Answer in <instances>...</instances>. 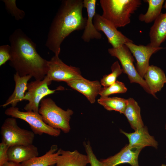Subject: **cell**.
Segmentation results:
<instances>
[{
  "label": "cell",
  "instance_id": "6da1fadb",
  "mask_svg": "<svg viewBox=\"0 0 166 166\" xmlns=\"http://www.w3.org/2000/svg\"><path fill=\"white\" fill-rule=\"evenodd\" d=\"M11 47L10 65L21 77L30 75L35 80H42L48 69V61L37 52L36 45L20 29L9 38Z\"/></svg>",
  "mask_w": 166,
  "mask_h": 166
},
{
  "label": "cell",
  "instance_id": "7a4b0ae2",
  "mask_svg": "<svg viewBox=\"0 0 166 166\" xmlns=\"http://www.w3.org/2000/svg\"><path fill=\"white\" fill-rule=\"evenodd\" d=\"M84 7L82 0H64L51 24L46 46L55 55L59 56L61 45L65 39L76 30L84 29L87 18L82 15Z\"/></svg>",
  "mask_w": 166,
  "mask_h": 166
},
{
  "label": "cell",
  "instance_id": "3957f363",
  "mask_svg": "<svg viewBox=\"0 0 166 166\" xmlns=\"http://www.w3.org/2000/svg\"><path fill=\"white\" fill-rule=\"evenodd\" d=\"M102 16L116 28L131 22L130 17L141 5L140 0H100Z\"/></svg>",
  "mask_w": 166,
  "mask_h": 166
},
{
  "label": "cell",
  "instance_id": "277c9868",
  "mask_svg": "<svg viewBox=\"0 0 166 166\" xmlns=\"http://www.w3.org/2000/svg\"><path fill=\"white\" fill-rule=\"evenodd\" d=\"M38 113L44 122L50 127L69 132L71 128L69 121L73 112L68 109L66 110L57 106L50 98H44L40 102Z\"/></svg>",
  "mask_w": 166,
  "mask_h": 166
},
{
  "label": "cell",
  "instance_id": "5b68a950",
  "mask_svg": "<svg viewBox=\"0 0 166 166\" xmlns=\"http://www.w3.org/2000/svg\"><path fill=\"white\" fill-rule=\"evenodd\" d=\"M0 134L2 142L9 147L33 144L35 134L32 131L20 127L16 118L12 117L5 120L1 128Z\"/></svg>",
  "mask_w": 166,
  "mask_h": 166
},
{
  "label": "cell",
  "instance_id": "8992f818",
  "mask_svg": "<svg viewBox=\"0 0 166 166\" xmlns=\"http://www.w3.org/2000/svg\"><path fill=\"white\" fill-rule=\"evenodd\" d=\"M51 82L45 76L42 80H35L28 83V91L22 99L29 102L24 108L26 111L38 113L40 102L45 97L54 93L56 91L64 89L61 86L55 89H50L48 86Z\"/></svg>",
  "mask_w": 166,
  "mask_h": 166
},
{
  "label": "cell",
  "instance_id": "52a82bcc",
  "mask_svg": "<svg viewBox=\"0 0 166 166\" xmlns=\"http://www.w3.org/2000/svg\"><path fill=\"white\" fill-rule=\"evenodd\" d=\"M5 113L8 116L20 119L27 122L35 134L41 135L45 134L57 137L60 134L61 130L53 128L46 124L38 113L21 111L18 107L11 106L6 110Z\"/></svg>",
  "mask_w": 166,
  "mask_h": 166
},
{
  "label": "cell",
  "instance_id": "ba28073f",
  "mask_svg": "<svg viewBox=\"0 0 166 166\" xmlns=\"http://www.w3.org/2000/svg\"><path fill=\"white\" fill-rule=\"evenodd\" d=\"M108 52L111 56L116 57L119 60L123 73L127 75L131 83L139 84L147 93L152 95L145 81L137 71L133 64V57L125 44L117 48H109Z\"/></svg>",
  "mask_w": 166,
  "mask_h": 166
},
{
  "label": "cell",
  "instance_id": "9c48e42d",
  "mask_svg": "<svg viewBox=\"0 0 166 166\" xmlns=\"http://www.w3.org/2000/svg\"><path fill=\"white\" fill-rule=\"evenodd\" d=\"M46 76L51 81L66 82L73 79L84 78L79 68L66 64L59 56L56 55L48 61V69Z\"/></svg>",
  "mask_w": 166,
  "mask_h": 166
},
{
  "label": "cell",
  "instance_id": "30bf717a",
  "mask_svg": "<svg viewBox=\"0 0 166 166\" xmlns=\"http://www.w3.org/2000/svg\"><path fill=\"white\" fill-rule=\"evenodd\" d=\"M93 23L97 31H102L105 34L113 48H117L127 43L133 42L118 30L112 23L98 14H95Z\"/></svg>",
  "mask_w": 166,
  "mask_h": 166
},
{
  "label": "cell",
  "instance_id": "8fae6325",
  "mask_svg": "<svg viewBox=\"0 0 166 166\" xmlns=\"http://www.w3.org/2000/svg\"><path fill=\"white\" fill-rule=\"evenodd\" d=\"M131 51L136 60V70L140 76L144 78L147 69L150 65L149 61L151 56L154 53L164 48L153 47L148 44L144 45H137L133 42L125 44Z\"/></svg>",
  "mask_w": 166,
  "mask_h": 166
},
{
  "label": "cell",
  "instance_id": "7c38bea8",
  "mask_svg": "<svg viewBox=\"0 0 166 166\" xmlns=\"http://www.w3.org/2000/svg\"><path fill=\"white\" fill-rule=\"evenodd\" d=\"M141 150L127 145L114 155L100 161L103 166H116L126 163L132 166H139L138 157Z\"/></svg>",
  "mask_w": 166,
  "mask_h": 166
},
{
  "label": "cell",
  "instance_id": "4fadbf2b",
  "mask_svg": "<svg viewBox=\"0 0 166 166\" xmlns=\"http://www.w3.org/2000/svg\"><path fill=\"white\" fill-rule=\"evenodd\" d=\"M66 83L72 89L83 94L91 104L95 102L101 88L98 81H90L85 78L73 79Z\"/></svg>",
  "mask_w": 166,
  "mask_h": 166
},
{
  "label": "cell",
  "instance_id": "5bb4252c",
  "mask_svg": "<svg viewBox=\"0 0 166 166\" xmlns=\"http://www.w3.org/2000/svg\"><path fill=\"white\" fill-rule=\"evenodd\" d=\"M121 133L128 139V145L132 147L142 149L148 146L157 148L158 143L154 137L150 135L146 127H144L135 130L134 132L127 133L121 130Z\"/></svg>",
  "mask_w": 166,
  "mask_h": 166
},
{
  "label": "cell",
  "instance_id": "9a60e30c",
  "mask_svg": "<svg viewBox=\"0 0 166 166\" xmlns=\"http://www.w3.org/2000/svg\"><path fill=\"white\" fill-rule=\"evenodd\" d=\"M84 7L87 10L88 18L86 24L81 36L82 39L85 42H89L91 39H100L102 35L95 28L93 19L96 14V0H84Z\"/></svg>",
  "mask_w": 166,
  "mask_h": 166
},
{
  "label": "cell",
  "instance_id": "2e32d148",
  "mask_svg": "<svg viewBox=\"0 0 166 166\" xmlns=\"http://www.w3.org/2000/svg\"><path fill=\"white\" fill-rule=\"evenodd\" d=\"M9 161L20 163L38 156L37 148L33 144L16 145L10 147L8 151Z\"/></svg>",
  "mask_w": 166,
  "mask_h": 166
},
{
  "label": "cell",
  "instance_id": "e0dca14e",
  "mask_svg": "<svg viewBox=\"0 0 166 166\" xmlns=\"http://www.w3.org/2000/svg\"><path fill=\"white\" fill-rule=\"evenodd\" d=\"M144 78L152 95L156 98L155 94L160 91L166 83V76L164 71L160 68L151 65L147 69Z\"/></svg>",
  "mask_w": 166,
  "mask_h": 166
},
{
  "label": "cell",
  "instance_id": "ac0fdd59",
  "mask_svg": "<svg viewBox=\"0 0 166 166\" xmlns=\"http://www.w3.org/2000/svg\"><path fill=\"white\" fill-rule=\"evenodd\" d=\"M56 166H86L89 163L87 155L82 154L77 150L73 151L58 149Z\"/></svg>",
  "mask_w": 166,
  "mask_h": 166
},
{
  "label": "cell",
  "instance_id": "d6986e66",
  "mask_svg": "<svg viewBox=\"0 0 166 166\" xmlns=\"http://www.w3.org/2000/svg\"><path fill=\"white\" fill-rule=\"evenodd\" d=\"M151 46L160 47L166 39V12L161 13L154 21L149 32Z\"/></svg>",
  "mask_w": 166,
  "mask_h": 166
},
{
  "label": "cell",
  "instance_id": "ffe728a7",
  "mask_svg": "<svg viewBox=\"0 0 166 166\" xmlns=\"http://www.w3.org/2000/svg\"><path fill=\"white\" fill-rule=\"evenodd\" d=\"M32 77L30 75L21 77L15 73L14 76L15 82L14 90L5 103L1 106L5 108L9 105L15 107L18 103L22 101L26 91L27 90L28 81Z\"/></svg>",
  "mask_w": 166,
  "mask_h": 166
},
{
  "label": "cell",
  "instance_id": "44dd1931",
  "mask_svg": "<svg viewBox=\"0 0 166 166\" xmlns=\"http://www.w3.org/2000/svg\"><path fill=\"white\" fill-rule=\"evenodd\" d=\"M128 100V104L123 114L131 128L135 131L144 126L141 116L140 108L133 98L129 97Z\"/></svg>",
  "mask_w": 166,
  "mask_h": 166
},
{
  "label": "cell",
  "instance_id": "7402d4cb",
  "mask_svg": "<svg viewBox=\"0 0 166 166\" xmlns=\"http://www.w3.org/2000/svg\"><path fill=\"white\" fill-rule=\"evenodd\" d=\"M59 152L57 146L52 145L44 155L32 158L22 163V166H50L56 164Z\"/></svg>",
  "mask_w": 166,
  "mask_h": 166
},
{
  "label": "cell",
  "instance_id": "603a6c76",
  "mask_svg": "<svg viewBox=\"0 0 166 166\" xmlns=\"http://www.w3.org/2000/svg\"><path fill=\"white\" fill-rule=\"evenodd\" d=\"M148 7L145 14H141L138 17L139 20L146 23L154 21L161 13V10L164 2V0H145Z\"/></svg>",
  "mask_w": 166,
  "mask_h": 166
},
{
  "label": "cell",
  "instance_id": "cb8c5ba5",
  "mask_svg": "<svg viewBox=\"0 0 166 166\" xmlns=\"http://www.w3.org/2000/svg\"><path fill=\"white\" fill-rule=\"evenodd\" d=\"M97 102L107 110H114L124 114L128 100L117 97H101Z\"/></svg>",
  "mask_w": 166,
  "mask_h": 166
},
{
  "label": "cell",
  "instance_id": "d4e9b609",
  "mask_svg": "<svg viewBox=\"0 0 166 166\" xmlns=\"http://www.w3.org/2000/svg\"><path fill=\"white\" fill-rule=\"evenodd\" d=\"M111 69L112 72L104 75L101 80V84L104 87L109 86L113 84L116 81L117 78L123 73V69L117 61L113 63Z\"/></svg>",
  "mask_w": 166,
  "mask_h": 166
},
{
  "label": "cell",
  "instance_id": "484cf974",
  "mask_svg": "<svg viewBox=\"0 0 166 166\" xmlns=\"http://www.w3.org/2000/svg\"><path fill=\"white\" fill-rule=\"evenodd\" d=\"M127 90V89L123 82L116 81L109 86L101 88L99 95L102 97H108L112 94L125 93Z\"/></svg>",
  "mask_w": 166,
  "mask_h": 166
},
{
  "label": "cell",
  "instance_id": "4316f807",
  "mask_svg": "<svg viewBox=\"0 0 166 166\" xmlns=\"http://www.w3.org/2000/svg\"><path fill=\"white\" fill-rule=\"evenodd\" d=\"M6 9L17 20L23 19L25 16L24 11L18 8L15 0H4Z\"/></svg>",
  "mask_w": 166,
  "mask_h": 166
},
{
  "label": "cell",
  "instance_id": "83f0119b",
  "mask_svg": "<svg viewBox=\"0 0 166 166\" xmlns=\"http://www.w3.org/2000/svg\"><path fill=\"white\" fill-rule=\"evenodd\" d=\"M84 145L91 166H103L101 161L97 159L94 153L90 143L89 141L84 142Z\"/></svg>",
  "mask_w": 166,
  "mask_h": 166
},
{
  "label": "cell",
  "instance_id": "f1b7e54d",
  "mask_svg": "<svg viewBox=\"0 0 166 166\" xmlns=\"http://www.w3.org/2000/svg\"><path fill=\"white\" fill-rule=\"evenodd\" d=\"M11 59V47L8 45L0 46V66Z\"/></svg>",
  "mask_w": 166,
  "mask_h": 166
},
{
  "label": "cell",
  "instance_id": "f546056e",
  "mask_svg": "<svg viewBox=\"0 0 166 166\" xmlns=\"http://www.w3.org/2000/svg\"><path fill=\"white\" fill-rule=\"evenodd\" d=\"M10 147L4 143H0V166L9 161L8 151Z\"/></svg>",
  "mask_w": 166,
  "mask_h": 166
},
{
  "label": "cell",
  "instance_id": "4dcf8cb0",
  "mask_svg": "<svg viewBox=\"0 0 166 166\" xmlns=\"http://www.w3.org/2000/svg\"><path fill=\"white\" fill-rule=\"evenodd\" d=\"M2 166H22L21 164L11 161H8Z\"/></svg>",
  "mask_w": 166,
  "mask_h": 166
},
{
  "label": "cell",
  "instance_id": "1f68e13d",
  "mask_svg": "<svg viewBox=\"0 0 166 166\" xmlns=\"http://www.w3.org/2000/svg\"><path fill=\"white\" fill-rule=\"evenodd\" d=\"M163 7L166 9V1L165 2L163 6Z\"/></svg>",
  "mask_w": 166,
  "mask_h": 166
},
{
  "label": "cell",
  "instance_id": "d6a6232c",
  "mask_svg": "<svg viewBox=\"0 0 166 166\" xmlns=\"http://www.w3.org/2000/svg\"><path fill=\"white\" fill-rule=\"evenodd\" d=\"M161 166H166V164H163L161 165Z\"/></svg>",
  "mask_w": 166,
  "mask_h": 166
},
{
  "label": "cell",
  "instance_id": "836d02e7",
  "mask_svg": "<svg viewBox=\"0 0 166 166\" xmlns=\"http://www.w3.org/2000/svg\"><path fill=\"white\" fill-rule=\"evenodd\" d=\"M165 129L166 130V124H165Z\"/></svg>",
  "mask_w": 166,
  "mask_h": 166
},
{
  "label": "cell",
  "instance_id": "e575fe53",
  "mask_svg": "<svg viewBox=\"0 0 166 166\" xmlns=\"http://www.w3.org/2000/svg\"><path fill=\"white\" fill-rule=\"evenodd\" d=\"M55 166L54 165H51V166Z\"/></svg>",
  "mask_w": 166,
  "mask_h": 166
},
{
  "label": "cell",
  "instance_id": "d590c367",
  "mask_svg": "<svg viewBox=\"0 0 166 166\" xmlns=\"http://www.w3.org/2000/svg\"><path fill=\"white\" fill-rule=\"evenodd\" d=\"M165 157H166V156H165Z\"/></svg>",
  "mask_w": 166,
  "mask_h": 166
}]
</instances>
